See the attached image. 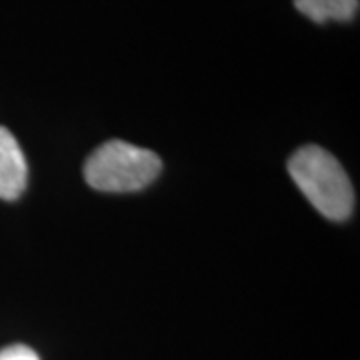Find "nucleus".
Instances as JSON below:
<instances>
[{
  "label": "nucleus",
  "instance_id": "f257e3e1",
  "mask_svg": "<svg viewBox=\"0 0 360 360\" xmlns=\"http://www.w3.org/2000/svg\"><path fill=\"white\" fill-rule=\"evenodd\" d=\"M288 172L309 198V202L328 220H347L354 208V191L347 170L322 146L298 148L288 160Z\"/></svg>",
  "mask_w": 360,
  "mask_h": 360
},
{
  "label": "nucleus",
  "instance_id": "f03ea898",
  "mask_svg": "<svg viewBox=\"0 0 360 360\" xmlns=\"http://www.w3.org/2000/svg\"><path fill=\"white\" fill-rule=\"evenodd\" d=\"M162 160L156 153L124 141L101 144L84 165V179L101 193H136L160 174Z\"/></svg>",
  "mask_w": 360,
  "mask_h": 360
},
{
  "label": "nucleus",
  "instance_id": "7ed1b4c3",
  "mask_svg": "<svg viewBox=\"0 0 360 360\" xmlns=\"http://www.w3.org/2000/svg\"><path fill=\"white\" fill-rule=\"evenodd\" d=\"M28 182V165L25 153L13 132L0 127V198L16 200L25 193Z\"/></svg>",
  "mask_w": 360,
  "mask_h": 360
},
{
  "label": "nucleus",
  "instance_id": "20e7f679",
  "mask_svg": "<svg viewBox=\"0 0 360 360\" xmlns=\"http://www.w3.org/2000/svg\"><path fill=\"white\" fill-rule=\"evenodd\" d=\"M360 0H295L296 11L312 22H348L359 13Z\"/></svg>",
  "mask_w": 360,
  "mask_h": 360
},
{
  "label": "nucleus",
  "instance_id": "39448f33",
  "mask_svg": "<svg viewBox=\"0 0 360 360\" xmlns=\"http://www.w3.org/2000/svg\"><path fill=\"white\" fill-rule=\"evenodd\" d=\"M0 360H40L39 354L32 348L25 345H13L0 350Z\"/></svg>",
  "mask_w": 360,
  "mask_h": 360
}]
</instances>
